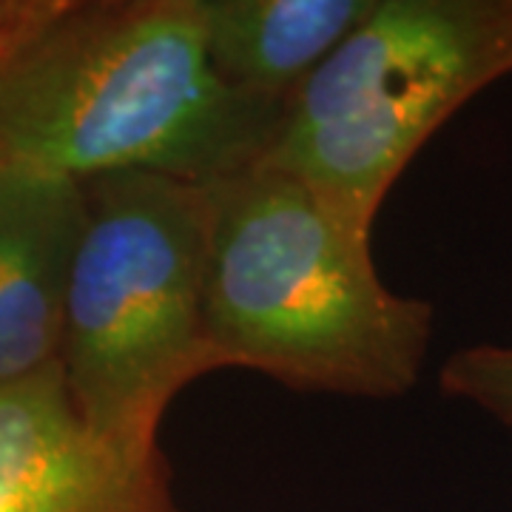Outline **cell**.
Here are the masks:
<instances>
[{
	"instance_id": "obj_1",
	"label": "cell",
	"mask_w": 512,
	"mask_h": 512,
	"mask_svg": "<svg viewBox=\"0 0 512 512\" xmlns=\"http://www.w3.org/2000/svg\"><path fill=\"white\" fill-rule=\"evenodd\" d=\"M288 106L222 80L197 0H52L0 57V165L205 185L262 163Z\"/></svg>"
},
{
	"instance_id": "obj_2",
	"label": "cell",
	"mask_w": 512,
	"mask_h": 512,
	"mask_svg": "<svg viewBox=\"0 0 512 512\" xmlns=\"http://www.w3.org/2000/svg\"><path fill=\"white\" fill-rule=\"evenodd\" d=\"M202 200L205 336L220 370L373 402L416 387L436 308L384 285L367 231L265 165L205 183Z\"/></svg>"
},
{
	"instance_id": "obj_3",
	"label": "cell",
	"mask_w": 512,
	"mask_h": 512,
	"mask_svg": "<svg viewBox=\"0 0 512 512\" xmlns=\"http://www.w3.org/2000/svg\"><path fill=\"white\" fill-rule=\"evenodd\" d=\"M57 365L77 413L134 456H157L171 402L220 370L205 336L202 185L151 171L83 180Z\"/></svg>"
},
{
	"instance_id": "obj_4",
	"label": "cell",
	"mask_w": 512,
	"mask_h": 512,
	"mask_svg": "<svg viewBox=\"0 0 512 512\" xmlns=\"http://www.w3.org/2000/svg\"><path fill=\"white\" fill-rule=\"evenodd\" d=\"M512 74V0H376L291 97L265 168L367 231L421 146Z\"/></svg>"
},
{
	"instance_id": "obj_5",
	"label": "cell",
	"mask_w": 512,
	"mask_h": 512,
	"mask_svg": "<svg viewBox=\"0 0 512 512\" xmlns=\"http://www.w3.org/2000/svg\"><path fill=\"white\" fill-rule=\"evenodd\" d=\"M0 512H183L165 453L134 456L77 413L60 365L0 387Z\"/></svg>"
},
{
	"instance_id": "obj_6",
	"label": "cell",
	"mask_w": 512,
	"mask_h": 512,
	"mask_svg": "<svg viewBox=\"0 0 512 512\" xmlns=\"http://www.w3.org/2000/svg\"><path fill=\"white\" fill-rule=\"evenodd\" d=\"M83 222L77 180L0 165V387L57 362Z\"/></svg>"
},
{
	"instance_id": "obj_7",
	"label": "cell",
	"mask_w": 512,
	"mask_h": 512,
	"mask_svg": "<svg viewBox=\"0 0 512 512\" xmlns=\"http://www.w3.org/2000/svg\"><path fill=\"white\" fill-rule=\"evenodd\" d=\"M376 0H197L211 66L239 92L291 100Z\"/></svg>"
},
{
	"instance_id": "obj_8",
	"label": "cell",
	"mask_w": 512,
	"mask_h": 512,
	"mask_svg": "<svg viewBox=\"0 0 512 512\" xmlns=\"http://www.w3.org/2000/svg\"><path fill=\"white\" fill-rule=\"evenodd\" d=\"M441 390L512 427V345H470L444 359Z\"/></svg>"
},
{
	"instance_id": "obj_9",
	"label": "cell",
	"mask_w": 512,
	"mask_h": 512,
	"mask_svg": "<svg viewBox=\"0 0 512 512\" xmlns=\"http://www.w3.org/2000/svg\"><path fill=\"white\" fill-rule=\"evenodd\" d=\"M49 6L52 0H0V57L49 12Z\"/></svg>"
}]
</instances>
